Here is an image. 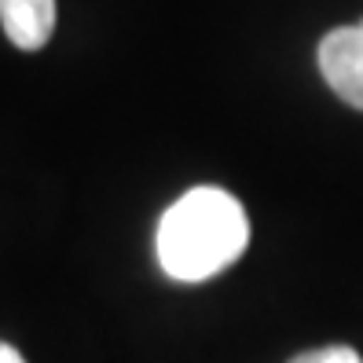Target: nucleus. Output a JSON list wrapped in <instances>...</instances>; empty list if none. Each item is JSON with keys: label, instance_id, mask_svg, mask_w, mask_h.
Returning a JSON list of instances; mask_svg holds the SVG:
<instances>
[{"label": "nucleus", "instance_id": "obj_1", "mask_svg": "<svg viewBox=\"0 0 363 363\" xmlns=\"http://www.w3.org/2000/svg\"><path fill=\"white\" fill-rule=\"evenodd\" d=\"M250 242L242 202L220 187H191L158 224V261L180 283H202L239 261Z\"/></svg>", "mask_w": 363, "mask_h": 363}, {"label": "nucleus", "instance_id": "obj_2", "mask_svg": "<svg viewBox=\"0 0 363 363\" xmlns=\"http://www.w3.org/2000/svg\"><path fill=\"white\" fill-rule=\"evenodd\" d=\"M319 74L337 99L363 111V23L337 26L319 40Z\"/></svg>", "mask_w": 363, "mask_h": 363}, {"label": "nucleus", "instance_id": "obj_3", "mask_svg": "<svg viewBox=\"0 0 363 363\" xmlns=\"http://www.w3.org/2000/svg\"><path fill=\"white\" fill-rule=\"evenodd\" d=\"M0 26L15 48H45L55 30V0H0Z\"/></svg>", "mask_w": 363, "mask_h": 363}, {"label": "nucleus", "instance_id": "obj_4", "mask_svg": "<svg viewBox=\"0 0 363 363\" xmlns=\"http://www.w3.org/2000/svg\"><path fill=\"white\" fill-rule=\"evenodd\" d=\"M290 363H363V359L349 345H327V349H312V352L294 356Z\"/></svg>", "mask_w": 363, "mask_h": 363}, {"label": "nucleus", "instance_id": "obj_5", "mask_svg": "<svg viewBox=\"0 0 363 363\" xmlns=\"http://www.w3.org/2000/svg\"><path fill=\"white\" fill-rule=\"evenodd\" d=\"M0 363H26L23 352H18L15 345H8V341H0Z\"/></svg>", "mask_w": 363, "mask_h": 363}]
</instances>
